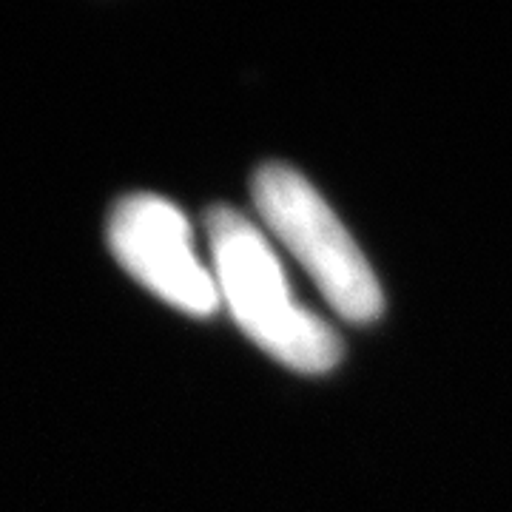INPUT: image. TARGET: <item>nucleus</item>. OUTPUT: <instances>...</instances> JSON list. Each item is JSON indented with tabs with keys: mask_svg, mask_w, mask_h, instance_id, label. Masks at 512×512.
Returning a JSON list of instances; mask_svg holds the SVG:
<instances>
[{
	"mask_svg": "<svg viewBox=\"0 0 512 512\" xmlns=\"http://www.w3.org/2000/svg\"><path fill=\"white\" fill-rule=\"evenodd\" d=\"M205 228L220 302L242 333L299 373H328L339 365V333L296 299L262 228L225 205L208 211Z\"/></svg>",
	"mask_w": 512,
	"mask_h": 512,
	"instance_id": "1",
	"label": "nucleus"
},
{
	"mask_svg": "<svg viewBox=\"0 0 512 512\" xmlns=\"http://www.w3.org/2000/svg\"><path fill=\"white\" fill-rule=\"evenodd\" d=\"M109 245L117 262L143 288L188 316L220 308L214 271L197 254L191 225L174 202L157 194H131L114 205Z\"/></svg>",
	"mask_w": 512,
	"mask_h": 512,
	"instance_id": "3",
	"label": "nucleus"
},
{
	"mask_svg": "<svg viewBox=\"0 0 512 512\" xmlns=\"http://www.w3.org/2000/svg\"><path fill=\"white\" fill-rule=\"evenodd\" d=\"M251 191L268 231L305 268L330 308L356 325L379 319L382 285L322 194L282 163L262 165Z\"/></svg>",
	"mask_w": 512,
	"mask_h": 512,
	"instance_id": "2",
	"label": "nucleus"
}]
</instances>
